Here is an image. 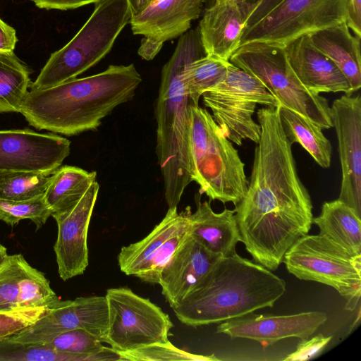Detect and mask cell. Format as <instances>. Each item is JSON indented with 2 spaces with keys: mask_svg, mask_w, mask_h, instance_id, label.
Wrapping results in <instances>:
<instances>
[{
  "mask_svg": "<svg viewBox=\"0 0 361 361\" xmlns=\"http://www.w3.org/2000/svg\"><path fill=\"white\" fill-rule=\"evenodd\" d=\"M141 82L133 63L110 65L95 75L31 90L20 113L38 130L78 135L96 130L116 106L133 99Z\"/></svg>",
  "mask_w": 361,
  "mask_h": 361,
  "instance_id": "1",
  "label": "cell"
},
{
  "mask_svg": "<svg viewBox=\"0 0 361 361\" xmlns=\"http://www.w3.org/2000/svg\"><path fill=\"white\" fill-rule=\"evenodd\" d=\"M286 290L283 279L235 253L221 257L172 309L181 323L196 328L272 307Z\"/></svg>",
  "mask_w": 361,
  "mask_h": 361,
  "instance_id": "2",
  "label": "cell"
},
{
  "mask_svg": "<svg viewBox=\"0 0 361 361\" xmlns=\"http://www.w3.org/2000/svg\"><path fill=\"white\" fill-rule=\"evenodd\" d=\"M198 27L179 37L174 51L161 71L155 108L156 152L164 179L169 208L177 207L190 175V107L198 101L188 94L182 82L186 65L205 56Z\"/></svg>",
  "mask_w": 361,
  "mask_h": 361,
  "instance_id": "3",
  "label": "cell"
},
{
  "mask_svg": "<svg viewBox=\"0 0 361 361\" xmlns=\"http://www.w3.org/2000/svg\"><path fill=\"white\" fill-rule=\"evenodd\" d=\"M190 175L210 200L236 206L248 184L238 150L206 109L190 107Z\"/></svg>",
  "mask_w": 361,
  "mask_h": 361,
  "instance_id": "4",
  "label": "cell"
},
{
  "mask_svg": "<svg viewBox=\"0 0 361 361\" xmlns=\"http://www.w3.org/2000/svg\"><path fill=\"white\" fill-rule=\"evenodd\" d=\"M126 0H102L75 35L52 53L30 89L43 90L75 78L104 58L131 19Z\"/></svg>",
  "mask_w": 361,
  "mask_h": 361,
  "instance_id": "5",
  "label": "cell"
},
{
  "mask_svg": "<svg viewBox=\"0 0 361 361\" xmlns=\"http://www.w3.org/2000/svg\"><path fill=\"white\" fill-rule=\"evenodd\" d=\"M229 62L258 78L281 106L322 129L333 127L328 100L300 82L289 63L285 47L263 42L245 44L233 52Z\"/></svg>",
  "mask_w": 361,
  "mask_h": 361,
  "instance_id": "6",
  "label": "cell"
},
{
  "mask_svg": "<svg viewBox=\"0 0 361 361\" xmlns=\"http://www.w3.org/2000/svg\"><path fill=\"white\" fill-rule=\"evenodd\" d=\"M283 262L296 278L336 289L346 300V310L353 311L360 303L361 255H351L320 234H307L286 252Z\"/></svg>",
  "mask_w": 361,
  "mask_h": 361,
  "instance_id": "7",
  "label": "cell"
},
{
  "mask_svg": "<svg viewBox=\"0 0 361 361\" xmlns=\"http://www.w3.org/2000/svg\"><path fill=\"white\" fill-rule=\"evenodd\" d=\"M204 106L226 137L239 146L244 140L259 142L261 127L252 118L257 104L281 106L256 77L229 63L224 79L202 94Z\"/></svg>",
  "mask_w": 361,
  "mask_h": 361,
  "instance_id": "8",
  "label": "cell"
},
{
  "mask_svg": "<svg viewBox=\"0 0 361 361\" xmlns=\"http://www.w3.org/2000/svg\"><path fill=\"white\" fill-rule=\"evenodd\" d=\"M348 6V0H283L243 30L239 46L263 42L285 47L302 35L346 21Z\"/></svg>",
  "mask_w": 361,
  "mask_h": 361,
  "instance_id": "9",
  "label": "cell"
},
{
  "mask_svg": "<svg viewBox=\"0 0 361 361\" xmlns=\"http://www.w3.org/2000/svg\"><path fill=\"white\" fill-rule=\"evenodd\" d=\"M109 327L105 343L117 353L169 341L173 326L168 314L128 288H112L105 295Z\"/></svg>",
  "mask_w": 361,
  "mask_h": 361,
  "instance_id": "10",
  "label": "cell"
},
{
  "mask_svg": "<svg viewBox=\"0 0 361 361\" xmlns=\"http://www.w3.org/2000/svg\"><path fill=\"white\" fill-rule=\"evenodd\" d=\"M109 327L106 296L59 299L31 325L10 336L27 343H44L64 331L82 329L105 343Z\"/></svg>",
  "mask_w": 361,
  "mask_h": 361,
  "instance_id": "11",
  "label": "cell"
},
{
  "mask_svg": "<svg viewBox=\"0 0 361 361\" xmlns=\"http://www.w3.org/2000/svg\"><path fill=\"white\" fill-rule=\"evenodd\" d=\"M342 178L338 200L361 216V97L343 94L330 106Z\"/></svg>",
  "mask_w": 361,
  "mask_h": 361,
  "instance_id": "12",
  "label": "cell"
},
{
  "mask_svg": "<svg viewBox=\"0 0 361 361\" xmlns=\"http://www.w3.org/2000/svg\"><path fill=\"white\" fill-rule=\"evenodd\" d=\"M206 0H157L149 4L130 23L134 35L142 36L138 54L147 61L153 59L164 44L177 38L191 27Z\"/></svg>",
  "mask_w": 361,
  "mask_h": 361,
  "instance_id": "13",
  "label": "cell"
},
{
  "mask_svg": "<svg viewBox=\"0 0 361 361\" xmlns=\"http://www.w3.org/2000/svg\"><path fill=\"white\" fill-rule=\"evenodd\" d=\"M70 150L71 142L54 133L0 130V172L56 170Z\"/></svg>",
  "mask_w": 361,
  "mask_h": 361,
  "instance_id": "14",
  "label": "cell"
},
{
  "mask_svg": "<svg viewBox=\"0 0 361 361\" xmlns=\"http://www.w3.org/2000/svg\"><path fill=\"white\" fill-rule=\"evenodd\" d=\"M99 190L95 180L74 206L51 216L58 226L54 250L63 281L82 274L88 266V228Z\"/></svg>",
  "mask_w": 361,
  "mask_h": 361,
  "instance_id": "15",
  "label": "cell"
},
{
  "mask_svg": "<svg viewBox=\"0 0 361 361\" xmlns=\"http://www.w3.org/2000/svg\"><path fill=\"white\" fill-rule=\"evenodd\" d=\"M327 319V314L321 311L288 315H263L252 312L220 323L216 333L226 334L232 339L254 340L266 348L288 338H310Z\"/></svg>",
  "mask_w": 361,
  "mask_h": 361,
  "instance_id": "16",
  "label": "cell"
},
{
  "mask_svg": "<svg viewBox=\"0 0 361 361\" xmlns=\"http://www.w3.org/2000/svg\"><path fill=\"white\" fill-rule=\"evenodd\" d=\"M257 6V0H214L205 10L198 25L206 55L229 61Z\"/></svg>",
  "mask_w": 361,
  "mask_h": 361,
  "instance_id": "17",
  "label": "cell"
},
{
  "mask_svg": "<svg viewBox=\"0 0 361 361\" xmlns=\"http://www.w3.org/2000/svg\"><path fill=\"white\" fill-rule=\"evenodd\" d=\"M59 299L44 274L21 254L8 256L0 269V312L50 307Z\"/></svg>",
  "mask_w": 361,
  "mask_h": 361,
  "instance_id": "18",
  "label": "cell"
},
{
  "mask_svg": "<svg viewBox=\"0 0 361 361\" xmlns=\"http://www.w3.org/2000/svg\"><path fill=\"white\" fill-rule=\"evenodd\" d=\"M289 63L300 82L315 94L353 92L350 83L336 66L312 42L310 35H302L285 46Z\"/></svg>",
  "mask_w": 361,
  "mask_h": 361,
  "instance_id": "19",
  "label": "cell"
},
{
  "mask_svg": "<svg viewBox=\"0 0 361 361\" xmlns=\"http://www.w3.org/2000/svg\"><path fill=\"white\" fill-rule=\"evenodd\" d=\"M222 257L190 235L162 269L159 283L171 308L176 306Z\"/></svg>",
  "mask_w": 361,
  "mask_h": 361,
  "instance_id": "20",
  "label": "cell"
},
{
  "mask_svg": "<svg viewBox=\"0 0 361 361\" xmlns=\"http://www.w3.org/2000/svg\"><path fill=\"white\" fill-rule=\"evenodd\" d=\"M188 216L191 237L204 248L222 257L236 253V245L242 239L234 209L216 213L209 202L198 200L195 212L190 209Z\"/></svg>",
  "mask_w": 361,
  "mask_h": 361,
  "instance_id": "21",
  "label": "cell"
},
{
  "mask_svg": "<svg viewBox=\"0 0 361 361\" xmlns=\"http://www.w3.org/2000/svg\"><path fill=\"white\" fill-rule=\"evenodd\" d=\"M313 44L329 58L348 79L353 92L361 87L360 37L346 21L310 34Z\"/></svg>",
  "mask_w": 361,
  "mask_h": 361,
  "instance_id": "22",
  "label": "cell"
},
{
  "mask_svg": "<svg viewBox=\"0 0 361 361\" xmlns=\"http://www.w3.org/2000/svg\"><path fill=\"white\" fill-rule=\"evenodd\" d=\"M188 207L178 212L177 207L169 208L164 219L141 240L123 246L117 256L118 264L125 274L137 276L149 265L163 243L188 220Z\"/></svg>",
  "mask_w": 361,
  "mask_h": 361,
  "instance_id": "23",
  "label": "cell"
},
{
  "mask_svg": "<svg viewBox=\"0 0 361 361\" xmlns=\"http://www.w3.org/2000/svg\"><path fill=\"white\" fill-rule=\"evenodd\" d=\"M361 216L338 199L323 204L320 214L313 218L320 235L346 250L361 255Z\"/></svg>",
  "mask_w": 361,
  "mask_h": 361,
  "instance_id": "24",
  "label": "cell"
},
{
  "mask_svg": "<svg viewBox=\"0 0 361 361\" xmlns=\"http://www.w3.org/2000/svg\"><path fill=\"white\" fill-rule=\"evenodd\" d=\"M96 176L95 171L89 172L76 166L59 167L44 194L51 216L74 206L96 180Z\"/></svg>",
  "mask_w": 361,
  "mask_h": 361,
  "instance_id": "25",
  "label": "cell"
},
{
  "mask_svg": "<svg viewBox=\"0 0 361 361\" xmlns=\"http://www.w3.org/2000/svg\"><path fill=\"white\" fill-rule=\"evenodd\" d=\"M281 122L290 144L299 143L322 168L331 164L332 147L322 129L299 114L280 106Z\"/></svg>",
  "mask_w": 361,
  "mask_h": 361,
  "instance_id": "26",
  "label": "cell"
},
{
  "mask_svg": "<svg viewBox=\"0 0 361 361\" xmlns=\"http://www.w3.org/2000/svg\"><path fill=\"white\" fill-rule=\"evenodd\" d=\"M30 87L27 68L13 51H0V113L20 112Z\"/></svg>",
  "mask_w": 361,
  "mask_h": 361,
  "instance_id": "27",
  "label": "cell"
},
{
  "mask_svg": "<svg viewBox=\"0 0 361 361\" xmlns=\"http://www.w3.org/2000/svg\"><path fill=\"white\" fill-rule=\"evenodd\" d=\"M44 343L57 352L80 356L82 361L121 360L116 350L82 329L64 331Z\"/></svg>",
  "mask_w": 361,
  "mask_h": 361,
  "instance_id": "28",
  "label": "cell"
},
{
  "mask_svg": "<svg viewBox=\"0 0 361 361\" xmlns=\"http://www.w3.org/2000/svg\"><path fill=\"white\" fill-rule=\"evenodd\" d=\"M229 63L205 55L188 63L181 75L185 91L199 102L203 92L224 79Z\"/></svg>",
  "mask_w": 361,
  "mask_h": 361,
  "instance_id": "29",
  "label": "cell"
},
{
  "mask_svg": "<svg viewBox=\"0 0 361 361\" xmlns=\"http://www.w3.org/2000/svg\"><path fill=\"white\" fill-rule=\"evenodd\" d=\"M56 170L1 171L0 199L26 200L43 195Z\"/></svg>",
  "mask_w": 361,
  "mask_h": 361,
  "instance_id": "30",
  "label": "cell"
},
{
  "mask_svg": "<svg viewBox=\"0 0 361 361\" xmlns=\"http://www.w3.org/2000/svg\"><path fill=\"white\" fill-rule=\"evenodd\" d=\"M82 361L80 356L57 352L45 343H27L10 337L0 340V361Z\"/></svg>",
  "mask_w": 361,
  "mask_h": 361,
  "instance_id": "31",
  "label": "cell"
},
{
  "mask_svg": "<svg viewBox=\"0 0 361 361\" xmlns=\"http://www.w3.org/2000/svg\"><path fill=\"white\" fill-rule=\"evenodd\" d=\"M51 216L44 195L26 200L0 199V221L13 226L23 219L31 220L36 230L41 228Z\"/></svg>",
  "mask_w": 361,
  "mask_h": 361,
  "instance_id": "32",
  "label": "cell"
},
{
  "mask_svg": "<svg viewBox=\"0 0 361 361\" xmlns=\"http://www.w3.org/2000/svg\"><path fill=\"white\" fill-rule=\"evenodd\" d=\"M121 360L130 361H216L215 355L193 354L178 348L169 341L166 343H156L139 348L118 353Z\"/></svg>",
  "mask_w": 361,
  "mask_h": 361,
  "instance_id": "33",
  "label": "cell"
},
{
  "mask_svg": "<svg viewBox=\"0 0 361 361\" xmlns=\"http://www.w3.org/2000/svg\"><path fill=\"white\" fill-rule=\"evenodd\" d=\"M190 235V224L188 216V220L178 231L163 243L148 267L136 277L145 283L158 284L162 269L176 250Z\"/></svg>",
  "mask_w": 361,
  "mask_h": 361,
  "instance_id": "34",
  "label": "cell"
},
{
  "mask_svg": "<svg viewBox=\"0 0 361 361\" xmlns=\"http://www.w3.org/2000/svg\"><path fill=\"white\" fill-rule=\"evenodd\" d=\"M48 307H49L0 312V340L10 337L33 324L46 312Z\"/></svg>",
  "mask_w": 361,
  "mask_h": 361,
  "instance_id": "35",
  "label": "cell"
},
{
  "mask_svg": "<svg viewBox=\"0 0 361 361\" xmlns=\"http://www.w3.org/2000/svg\"><path fill=\"white\" fill-rule=\"evenodd\" d=\"M319 334L311 338L301 339L296 350L283 359L284 361H305L318 355L331 340Z\"/></svg>",
  "mask_w": 361,
  "mask_h": 361,
  "instance_id": "36",
  "label": "cell"
},
{
  "mask_svg": "<svg viewBox=\"0 0 361 361\" xmlns=\"http://www.w3.org/2000/svg\"><path fill=\"white\" fill-rule=\"evenodd\" d=\"M41 8L68 10L76 8L87 4H95L102 0H32Z\"/></svg>",
  "mask_w": 361,
  "mask_h": 361,
  "instance_id": "37",
  "label": "cell"
},
{
  "mask_svg": "<svg viewBox=\"0 0 361 361\" xmlns=\"http://www.w3.org/2000/svg\"><path fill=\"white\" fill-rule=\"evenodd\" d=\"M235 1L245 0H233ZM257 6L248 18L244 30L252 26L266 16L271 10L280 4L283 0H257Z\"/></svg>",
  "mask_w": 361,
  "mask_h": 361,
  "instance_id": "38",
  "label": "cell"
},
{
  "mask_svg": "<svg viewBox=\"0 0 361 361\" xmlns=\"http://www.w3.org/2000/svg\"><path fill=\"white\" fill-rule=\"evenodd\" d=\"M346 23L355 35L361 37V0H348Z\"/></svg>",
  "mask_w": 361,
  "mask_h": 361,
  "instance_id": "39",
  "label": "cell"
},
{
  "mask_svg": "<svg viewBox=\"0 0 361 361\" xmlns=\"http://www.w3.org/2000/svg\"><path fill=\"white\" fill-rule=\"evenodd\" d=\"M17 40L16 30L0 18V51H13Z\"/></svg>",
  "mask_w": 361,
  "mask_h": 361,
  "instance_id": "40",
  "label": "cell"
},
{
  "mask_svg": "<svg viewBox=\"0 0 361 361\" xmlns=\"http://www.w3.org/2000/svg\"><path fill=\"white\" fill-rule=\"evenodd\" d=\"M130 12L131 16L135 17L141 13L150 4V0H126Z\"/></svg>",
  "mask_w": 361,
  "mask_h": 361,
  "instance_id": "41",
  "label": "cell"
},
{
  "mask_svg": "<svg viewBox=\"0 0 361 361\" xmlns=\"http://www.w3.org/2000/svg\"><path fill=\"white\" fill-rule=\"evenodd\" d=\"M8 256L9 255L7 253V249L0 243V269L6 262Z\"/></svg>",
  "mask_w": 361,
  "mask_h": 361,
  "instance_id": "42",
  "label": "cell"
},
{
  "mask_svg": "<svg viewBox=\"0 0 361 361\" xmlns=\"http://www.w3.org/2000/svg\"><path fill=\"white\" fill-rule=\"evenodd\" d=\"M155 1H157V0H150V3Z\"/></svg>",
  "mask_w": 361,
  "mask_h": 361,
  "instance_id": "43",
  "label": "cell"
},
{
  "mask_svg": "<svg viewBox=\"0 0 361 361\" xmlns=\"http://www.w3.org/2000/svg\"><path fill=\"white\" fill-rule=\"evenodd\" d=\"M216 1H225V0H216Z\"/></svg>",
  "mask_w": 361,
  "mask_h": 361,
  "instance_id": "44",
  "label": "cell"
}]
</instances>
